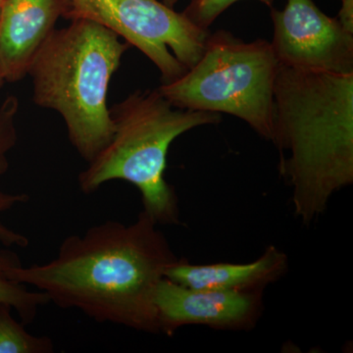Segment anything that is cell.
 <instances>
[{"mask_svg":"<svg viewBox=\"0 0 353 353\" xmlns=\"http://www.w3.org/2000/svg\"><path fill=\"white\" fill-rule=\"evenodd\" d=\"M176 261L166 236L143 210L131 224L105 221L67 236L54 259L20 265L10 278L94 321L160 334L155 292Z\"/></svg>","mask_w":353,"mask_h":353,"instance_id":"cell-1","label":"cell"},{"mask_svg":"<svg viewBox=\"0 0 353 353\" xmlns=\"http://www.w3.org/2000/svg\"><path fill=\"white\" fill-rule=\"evenodd\" d=\"M279 171L292 189L294 215L304 225L353 183V73L282 66L274 90V137Z\"/></svg>","mask_w":353,"mask_h":353,"instance_id":"cell-2","label":"cell"},{"mask_svg":"<svg viewBox=\"0 0 353 353\" xmlns=\"http://www.w3.org/2000/svg\"><path fill=\"white\" fill-rule=\"evenodd\" d=\"M129 46L103 26L72 20L52 32L30 67L32 101L61 115L72 145L88 163L112 138L109 83Z\"/></svg>","mask_w":353,"mask_h":353,"instance_id":"cell-3","label":"cell"},{"mask_svg":"<svg viewBox=\"0 0 353 353\" xmlns=\"http://www.w3.org/2000/svg\"><path fill=\"white\" fill-rule=\"evenodd\" d=\"M110 115L112 138L81 172L80 190L92 194L110 181H125L139 190L143 210L158 225H178V197L165 180L169 148L190 130L218 124L221 114L176 108L155 88L132 92Z\"/></svg>","mask_w":353,"mask_h":353,"instance_id":"cell-4","label":"cell"},{"mask_svg":"<svg viewBox=\"0 0 353 353\" xmlns=\"http://www.w3.org/2000/svg\"><path fill=\"white\" fill-rule=\"evenodd\" d=\"M279 68L270 41L248 43L221 30L209 32L196 65L158 90L176 108L233 115L272 141Z\"/></svg>","mask_w":353,"mask_h":353,"instance_id":"cell-5","label":"cell"},{"mask_svg":"<svg viewBox=\"0 0 353 353\" xmlns=\"http://www.w3.org/2000/svg\"><path fill=\"white\" fill-rule=\"evenodd\" d=\"M64 17L92 21L136 46L173 82L197 63L209 31L159 0H65Z\"/></svg>","mask_w":353,"mask_h":353,"instance_id":"cell-6","label":"cell"},{"mask_svg":"<svg viewBox=\"0 0 353 353\" xmlns=\"http://www.w3.org/2000/svg\"><path fill=\"white\" fill-rule=\"evenodd\" d=\"M270 41L279 63L292 68L336 74L353 73V34L338 18L320 10L313 0H287L272 9Z\"/></svg>","mask_w":353,"mask_h":353,"instance_id":"cell-7","label":"cell"},{"mask_svg":"<svg viewBox=\"0 0 353 353\" xmlns=\"http://www.w3.org/2000/svg\"><path fill=\"white\" fill-rule=\"evenodd\" d=\"M263 292L192 289L162 279L155 292L160 334L189 325L221 330L254 327L263 310Z\"/></svg>","mask_w":353,"mask_h":353,"instance_id":"cell-8","label":"cell"},{"mask_svg":"<svg viewBox=\"0 0 353 353\" xmlns=\"http://www.w3.org/2000/svg\"><path fill=\"white\" fill-rule=\"evenodd\" d=\"M65 12V0H4L0 11V72L15 83L29 74L39 48Z\"/></svg>","mask_w":353,"mask_h":353,"instance_id":"cell-9","label":"cell"},{"mask_svg":"<svg viewBox=\"0 0 353 353\" xmlns=\"http://www.w3.org/2000/svg\"><path fill=\"white\" fill-rule=\"evenodd\" d=\"M288 265L287 254L272 245L250 263L194 265L178 259L169 267L165 278L192 289L263 292L284 275Z\"/></svg>","mask_w":353,"mask_h":353,"instance_id":"cell-10","label":"cell"},{"mask_svg":"<svg viewBox=\"0 0 353 353\" xmlns=\"http://www.w3.org/2000/svg\"><path fill=\"white\" fill-rule=\"evenodd\" d=\"M22 265L17 253L10 248H0V303L8 304L18 313L23 324H30L36 319L41 306L50 303L43 292H34L27 285L10 278V271Z\"/></svg>","mask_w":353,"mask_h":353,"instance_id":"cell-11","label":"cell"},{"mask_svg":"<svg viewBox=\"0 0 353 353\" xmlns=\"http://www.w3.org/2000/svg\"><path fill=\"white\" fill-rule=\"evenodd\" d=\"M13 308L0 303V353H51L54 345L46 336H34L12 315Z\"/></svg>","mask_w":353,"mask_h":353,"instance_id":"cell-12","label":"cell"},{"mask_svg":"<svg viewBox=\"0 0 353 353\" xmlns=\"http://www.w3.org/2000/svg\"><path fill=\"white\" fill-rule=\"evenodd\" d=\"M19 105V101L15 95H9L0 104V176L8 171V153L17 145L16 117Z\"/></svg>","mask_w":353,"mask_h":353,"instance_id":"cell-13","label":"cell"},{"mask_svg":"<svg viewBox=\"0 0 353 353\" xmlns=\"http://www.w3.org/2000/svg\"><path fill=\"white\" fill-rule=\"evenodd\" d=\"M240 0H190L183 11V15L196 27L209 31V27L218 17ZM265 6L272 7L275 0H259Z\"/></svg>","mask_w":353,"mask_h":353,"instance_id":"cell-14","label":"cell"},{"mask_svg":"<svg viewBox=\"0 0 353 353\" xmlns=\"http://www.w3.org/2000/svg\"><path fill=\"white\" fill-rule=\"evenodd\" d=\"M27 201H29L28 194H9L0 190V214ZM29 243L30 241L27 236L14 231L0 221V245L6 246V248L17 246V248H25L29 245Z\"/></svg>","mask_w":353,"mask_h":353,"instance_id":"cell-15","label":"cell"},{"mask_svg":"<svg viewBox=\"0 0 353 353\" xmlns=\"http://www.w3.org/2000/svg\"><path fill=\"white\" fill-rule=\"evenodd\" d=\"M338 20L343 29L353 34V0H341Z\"/></svg>","mask_w":353,"mask_h":353,"instance_id":"cell-16","label":"cell"},{"mask_svg":"<svg viewBox=\"0 0 353 353\" xmlns=\"http://www.w3.org/2000/svg\"><path fill=\"white\" fill-rule=\"evenodd\" d=\"M179 1H180V0H162L163 3L166 4V6H168L169 7H172V8H174V6H175Z\"/></svg>","mask_w":353,"mask_h":353,"instance_id":"cell-17","label":"cell"},{"mask_svg":"<svg viewBox=\"0 0 353 353\" xmlns=\"http://www.w3.org/2000/svg\"><path fill=\"white\" fill-rule=\"evenodd\" d=\"M4 82H6V81H4L3 77L1 75V72H0V88L3 85Z\"/></svg>","mask_w":353,"mask_h":353,"instance_id":"cell-18","label":"cell"},{"mask_svg":"<svg viewBox=\"0 0 353 353\" xmlns=\"http://www.w3.org/2000/svg\"><path fill=\"white\" fill-rule=\"evenodd\" d=\"M4 0H0V11H1L2 6H3Z\"/></svg>","mask_w":353,"mask_h":353,"instance_id":"cell-19","label":"cell"}]
</instances>
